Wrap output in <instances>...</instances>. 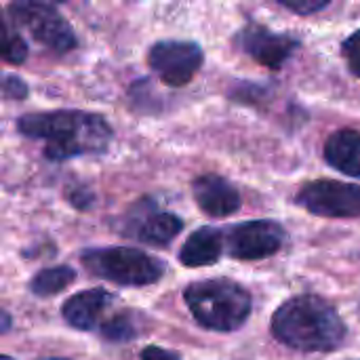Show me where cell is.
<instances>
[{
  "instance_id": "2",
  "label": "cell",
  "mask_w": 360,
  "mask_h": 360,
  "mask_svg": "<svg viewBox=\"0 0 360 360\" xmlns=\"http://www.w3.org/2000/svg\"><path fill=\"white\" fill-rule=\"evenodd\" d=\"M340 312L319 295H297L278 306L272 316V335L297 352H333L346 340Z\"/></svg>"
},
{
  "instance_id": "14",
  "label": "cell",
  "mask_w": 360,
  "mask_h": 360,
  "mask_svg": "<svg viewBox=\"0 0 360 360\" xmlns=\"http://www.w3.org/2000/svg\"><path fill=\"white\" fill-rule=\"evenodd\" d=\"M323 156L340 173L360 179V131L340 129L331 133L325 141Z\"/></svg>"
},
{
  "instance_id": "18",
  "label": "cell",
  "mask_w": 360,
  "mask_h": 360,
  "mask_svg": "<svg viewBox=\"0 0 360 360\" xmlns=\"http://www.w3.org/2000/svg\"><path fill=\"white\" fill-rule=\"evenodd\" d=\"M342 55L350 68V72L360 78V30L354 34H350L344 42H342Z\"/></svg>"
},
{
  "instance_id": "4",
  "label": "cell",
  "mask_w": 360,
  "mask_h": 360,
  "mask_svg": "<svg viewBox=\"0 0 360 360\" xmlns=\"http://www.w3.org/2000/svg\"><path fill=\"white\" fill-rule=\"evenodd\" d=\"M80 259L93 276L122 287H148L165 276V264L160 259L131 247L89 249Z\"/></svg>"
},
{
  "instance_id": "12",
  "label": "cell",
  "mask_w": 360,
  "mask_h": 360,
  "mask_svg": "<svg viewBox=\"0 0 360 360\" xmlns=\"http://www.w3.org/2000/svg\"><path fill=\"white\" fill-rule=\"evenodd\" d=\"M226 236L221 230L205 226L194 230L179 251V262L188 268H202L213 266L224 255Z\"/></svg>"
},
{
  "instance_id": "5",
  "label": "cell",
  "mask_w": 360,
  "mask_h": 360,
  "mask_svg": "<svg viewBox=\"0 0 360 360\" xmlns=\"http://www.w3.org/2000/svg\"><path fill=\"white\" fill-rule=\"evenodd\" d=\"M6 21H13L17 27L25 30L36 42H40L42 46L55 53H68L78 44L72 25L49 2H36V0L11 2L6 6Z\"/></svg>"
},
{
  "instance_id": "23",
  "label": "cell",
  "mask_w": 360,
  "mask_h": 360,
  "mask_svg": "<svg viewBox=\"0 0 360 360\" xmlns=\"http://www.w3.org/2000/svg\"><path fill=\"white\" fill-rule=\"evenodd\" d=\"M8 327H11V316L6 312H2V333H6Z\"/></svg>"
},
{
  "instance_id": "8",
  "label": "cell",
  "mask_w": 360,
  "mask_h": 360,
  "mask_svg": "<svg viewBox=\"0 0 360 360\" xmlns=\"http://www.w3.org/2000/svg\"><path fill=\"white\" fill-rule=\"evenodd\" d=\"M285 228L272 219H253L232 226L226 236L228 253L234 259L259 262L276 255L285 245Z\"/></svg>"
},
{
  "instance_id": "10",
  "label": "cell",
  "mask_w": 360,
  "mask_h": 360,
  "mask_svg": "<svg viewBox=\"0 0 360 360\" xmlns=\"http://www.w3.org/2000/svg\"><path fill=\"white\" fill-rule=\"evenodd\" d=\"M192 194L198 209L211 217H228L240 209L238 190L221 175L205 173L194 179Z\"/></svg>"
},
{
  "instance_id": "15",
  "label": "cell",
  "mask_w": 360,
  "mask_h": 360,
  "mask_svg": "<svg viewBox=\"0 0 360 360\" xmlns=\"http://www.w3.org/2000/svg\"><path fill=\"white\" fill-rule=\"evenodd\" d=\"M76 281V270L70 266H51L40 270L30 281V293L36 297H53Z\"/></svg>"
},
{
  "instance_id": "24",
  "label": "cell",
  "mask_w": 360,
  "mask_h": 360,
  "mask_svg": "<svg viewBox=\"0 0 360 360\" xmlns=\"http://www.w3.org/2000/svg\"><path fill=\"white\" fill-rule=\"evenodd\" d=\"M40 360H68V359H59V356H49V359H40Z\"/></svg>"
},
{
  "instance_id": "22",
  "label": "cell",
  "mask_w": 360,
  "mask_h": 360,
  "mask_svg": "<svg viewBox=\"0 0 360 360\" xmlns=\"http://www.w3.org/2000/svg\"><path fill=\"white\" fill-rule=\"evenodd\" d=\"M141 360H181L175 352L171 350H165V348H158V346H146L139 354Z\"/></svg>"
},
{
  "instance_id": "21",
  "label": "cell",
  "mask_w": 360,
  "mask_h": 360,
  "mask_svg": "<svg viewBox=\"0 0 360 360\" xmlns=\"http://www.w3.org/2000/svg\"><path fill=\"white\" fill-rule=\"evenodd\" d=\"M65 198L70 200L72 207H76V209H80V211L91 209V207H93V200H95L93 192H91L86 186H82V184H78V186H68V188H65Z\"/></svg>"
},
{
  "instance_id": "25",
  "label": "cell",
  "mask_w": 360,
  "mask_h": 360,
  "mask_svg": "<svg viewBox=\"0 0 360 360\" xmlns=\"http://www.w3.org/2000/svg\"><path fill=\"white\" fill-rule=\"evenodd\" d=\"M0 360H13V359H11L8 354H2V359H0Z\"/></svg>"
},
{
  "instance_id": "13",
  "label": "cell",
  "mask_w": 360,
  "mask_h": 360,
  "mask_svg": "<svg viewBox=\"0 0 360 360\" xmlns=\"http://www.w3.org/2000/svg\"><path fill=\"white\" fill-rule=\"evenodd\" d=\"M181 230H184V221L175 213L152 211L143 217L133 219L127 234L129 238H137L152 247H167L169 243L175 240V236Z\"/></svg>"
},
{
  "instance_id": "7",
  "label": "cell",
  "mask_w": 360,
  "mask_h": 360,
  "mask_svg": "<svg viewBox=\"0 0 360 360\" xmlns=\"http://www.w3.org/2000/svg\"><path fill=\"white\" fill-rule=\"evenodd\" d=\"M205 61L202 49L192 40H160L148 51V65L169 86L188 84Z\"/></svg>"
},
{
  "instance_id": "16",
  "label": "cell",
  "mask_w": 360,
  "mask_h": 360,
  "mask_svg": "<svg viewBox=\"0 0 360 360\" xmlns=\"http://www.w3.org/2000/svg\"><path fill=\"white\" fill-rule=\"evenodd\" d=\"M101 335L105 342H112V344L131 342L137 335V321L131 312H120L101 325Z\"/></svg>"
},
{
  "instance_id": "9",
  "label": "cell",
  "mask_w": 360,
  "mask_h": 360,
  "mask_svg": "<svg viewBox=\"0 0 360 360\" xmlns=\"http://www.w3.org/2000/svg\"><path fill=\"white\" fill-rule=\"evenodd\" d=\"M238 42L253 61L270 70H281L300 46V40L295 36L274 32L259 23H249L240 32Z\"/></svg>"
},
{
  "instance_id": "19",
  "label": "cell",
  "mask_w": 360,
  "mask_h": 360,
  "mask_svg": "<svg viewBox=\"0 0 360 360\" xmlns=\"http://www.w3.org/2000/svg\"><path fill=\"white\" fill-rule=\"evenodd\" d=\"M283 8L295 13V15H312L323 8H327L331 2L329 0H281L278 2Z\"/></svg>"
},
{
  "instance_id": "17",
  "label": "cell",
  "mask_w": 360,
  "mask_h": 360,
  "mask_svg": "<svg viewBox=\"0 0 360 360\" xmlns=\"http://www.w3.org/2000/svg\"><path fill=\"white\" fill-rule=\"evenodd\" d=\"M2 59L6 63L19 65L27 59V44L21 38L19 32L11 30L8 23L4 21V40H2Z\"/></svg>"
},
{
  "instance_id": "20",
  "label": "cell",
  "mask_w": 360,
  "mask_h": 360,
  "mask_svg": "<svg viewBox=\"0 0 360 360\" xmlns=\"http://www.w3.org/2000/svg\"><path fill=\"white\" fill-rule=\"evenodd\" d=\"M2 97L4 99H15L21 101L27 97V84L23 78L15 76V74H4L2 76Z\"/></svg>"
},
{
  "instance_id": "6",
  "label": "cell",
  "mask_w": 360,
  "mask_h": 360,
  "mask_svg": "<svg viewBox=\"0 0 360 360\" xmlns=\"http://www.w3.org/2000/svg\"><path fill=\"white\" fill-rule=\"evenodd\" d=\"M295 202L316 217L354 219L360 217V186L335 179H316L302 186Z\"/></svg>"
},
{
  "instance_id": "11",
  "label": "cell",
  "mask_w": 360,
  "mask_h": 360,
  "mask_svg": "<svg viewBox=\"0 0 360 360\" xmlns=\"http://www.w3.org/2000/svg\"><path fill=\"white\" fill-rule=\"evenodd\" d=\"M112 302H114L112 293L101 289V287L80 291V293H76L63 302L61 316L72 329L93 331L101 323V319H103V314Z\"/></svg>"
},
{
  "instance_id": "1",
  "label": "cell",
  "mask_w": 360,
  "mask_h": 360,
  "mask_svg": "<svg viewBox=\"0 0 360 360\" xmlns=\"http://www.w3.org/2000/svg\"><path fill=\"white\" fill-rule=\"evenodd\" d=\"M17 129L30 139L44 141V158L55 162L105 152L112 141V127L105 118L80 110L23 114Z\"/></svg>"
},
{
  "instance_id": "3",
  "label": "cell",
  "mask_w": 360,
  "mask_h": 360,
  "mask_svg": "<svg viewBox=\"0 0 360 360\" xmlns=\"http://www.w3.org/2000/svg\"><path fill=\"white\" fill-rule=\"evenodd\" d=\"M186 306L194 321L209 331L232 333L240 329L253 308L251 293L228 278L196 281L184 291Z\"/></svg>"
}]
</instances>
